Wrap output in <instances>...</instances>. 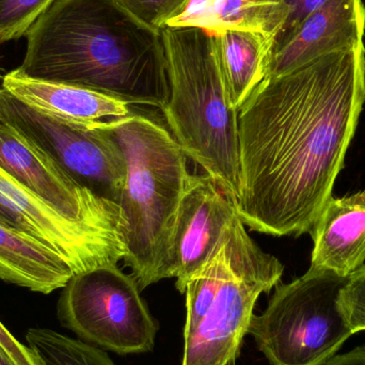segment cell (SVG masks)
I'll use <instances>...</instances> for the list:
<instances>
[{
  "instance_id": "6da1fadb",
  "label": "cell",
  "mask_w": 365,
  "mask_h": 365,
  "mask_svg": "<svg viewBox=\"0 0 365 365\" xmlns=\"http://www.w3.org/2000/svg\"><path fill=\"white\" fill-rule=\"evenodd\" d=\"M365 103L364 44L264 79L238 111L236 212L252 231L311 233Z\"/></svg>"
},
{
  "instance_id": "7a4b0ae2",
  "label": "cell",
  "mask_w": 365,
  "mask_h": 365,
  "mask_svg": "<svg viewBox=\"0 0 365 365\" xmlns=\"http://www.w3.org/2000/svg\"><path fill=\"white\" fill-rule=\"evenodd\" d=\"M25 36L27 49L17 70L30 78L160 110L168 102L162 34L115 0H57Z\"/></svg>"
},
{
  "instance_id": "3957f363",
  "label": "cell",
  "mask_w": 365,
  "mask_h": 365,
  "mask_svg": "<svg viewBox=\"0 0 365 365\" xmlns=\"http://www.w3.org/2000/svg\"><path fill=\"white\" fill-rule=\"evenodd\" d=\"M128 178L119 205L126 221L124 263L141 291L171 278L173 244L190 173L186 154L158 120L133 113L108 121Z\"/></svg>"
},
{
  "instance_id": "277c9868",
  "label": "cell",
  "mask_w": 365,
  "mask_h": 365,
  "mask_svg": "<svg viewBox=\"0 0 365 365\" xmlns=\"http://www.w3.org/2000/svg\"><path fill=\"white\" fill-rule=\"evenodd\" d=\"M169 83L162 109L187 158L203 169L235 205L240 186L238 111L221 74L214 34L197 27L160 30Z\"/></svg>"
},
{
  "instance_id": "5b68a950",
  "label": "cell",
  "mask_w": 365,
  "mask_h": 365,
  "mask_svg": "<svg viewBox=\"0 0 365 365\" xmlns=\"http://www.w3.org/2000/svg\"><path fill=\"white\" fill-rule=\"evenodd\" d=\"M283 272L236 214L214 255L187 283L182 365H233L257 299L279 284Z\"/></svg>"
},
{
  "instance_id": "8992f818",
  "label": "cell",
  "mask_w": 365,
  "mask_h": 365,
  "mask_svg": "<svg viewBox=\"0 0 365 365\" xmlns=\"http://www.w3.org/2000/svg\"><path fill=\"white\" fill-rule=\"evenodd\" d=\"M349 277L310 266L277 287L267 308L251 321L249 334L272 365H324L353 336L339 308Z\"/></svg>"
},
{
  "instance_id": "52a82bcc",
  "label": "cell",
  "mask_w": 365,
  "mask_h": 365,
  "mask_svg": "<svg viewBox=\"0 0 365 365\" xmlns=\"http://www.w3.org/2000/svg\"><path fill=\"white\" fill-rule=\"evenodd\" d=\"M132 274L117 265L75 274L62 289L58 319L79 340L118 355L153 351L158 323Z\"/></svg>"
},
{
  "instance_id": "ba28073f",
  "label": "cell",
  "mask_w": 365,
  "mask_h": 365,
  "mask_svg": "<svg viewBox=\"0 0 365 365\" xmlns=\"http://www.w3.org/2000/svg\"><path fill=\"white\" fill-rule=\"evenodd\" d=\"M0 121L47 154L75 181L119 204L128 164L108 121L93 125L61 121L36 110L2 88Z\"/></svg>"
},
{
  "instance_id": "9c48e42d",
  "label": "cell",
  "mask_w": 365,
  "mask_h": 365,
  "mask_svg": "<svg viewBox=\"0 0 365 365\" xmlns=\"http://www.w3.org/2000/svg\"><path fill=\"white\" fill-rule=\"evenodd\" d=\"M0 203L16 216L24 231L61 255L75 274L118 265L125 257V229L66 218L1 168Z\"/></svg>"
},
{
  "instance_id": "30bf717a",
  "label": "cell",
  "mask_w": 365,
  "mask_h": 365,
  "mask_svg": "<svg viewBox=\"0 0 365 365\" xmlns=\"http://www.w3.org/2000/svg\"><path fill=\"white\" fill-rule=\"evenodd\" d=\"M0 168L66 218L105 227H123L119 204L75 181L47 154L0 122Z\"/></svg>"
},
{
  "instance_id": "8fae6325",
  "label": "cell",
  "mask_w": 365,
  "mask_h": 365,
  "mask_svg": "<svg viewBox=\"0 0 365 365\" xmlns=\"http://www.w3.org/2000/svg\"><path fill=\"white\" fill-rule=\"evenodd\" d=\"M236 212L234 202L207 175H190L182 197L173 244L171 278L187 283L212 257Z\"/></svg>"
},
{
  "instance_id": "7c38bea8",
  "label": "cell",
  "mask_w": 365,
  "mask_h": 365,
  "mask_svg": "<svg viewBox=\"0 0 365 365\" xmlns=\"http://www.w3.org/2000/svg\"><path fill=\"white\" fill-rule=\"evenodd\" d=\"M364 31L361 0H328L291 36L272 46L266 78L287 74L329 53L361 46Z\"/></svg>"
},
{
  "instance_id": "4fadbf2b",
  "label": "cell",
  "mask_w": 365,
  "mask_h": 365,
  "mask_svg": "<svg viewBox=\"0 0 365 365\" xmlns=\"http://www.w3.org/2000/svg\"><path fill=\"white\" fill-rule=\"evenodd\" d=\"M2 89L49 117L93 125L132 115L133 105L93 90L30 78L17 68L4 75Z\"/></svg>"
},
{
  "instance_id": "5bb4252c",
  "label": "cell",
  "mask_w": 365,
  "mask_h": 365,
  "mask_svg": "<svg viewBox=\"0 0 365 365\" xmlns=\"http://www.w3.org/2000/svg\"><path fill=\"white\" fill-rule=\"evenodd\" d=\"M311 266L349 277L365 264V191L330 197L312 231Z\"/></svg>"
},
{
  "instance_id": "9a60e30c",
  "label": "cell",
  "mask_w": 365,
  "mask_h": 365,
  "mask_svg": "<svg viewBox=\"0 0 365 365\" xmlns=\"http://www.w3.org/2000/svg\"><path fill=\"white\" fill-rule=\"evenodd\" d=\"M74 276L51 247L24 230L0 222V280L47 295L63 289Z\"/></svg>"
},
{
  "instance_id": "2e32d148",
  "label": "cell",
  "mask_w": 365,
  "mask_h": 365,
  "mask_svg": "<svg viewBox=\"0 0 365 365\" xmlns=\"http://www.w3.org/2000/svg\"><path fill=\"white\" fill-rule=\"evenodd\" d=\"M285 19L284 0H191L168 26L201 28L212 34L229 29L249 30L274 40Z\"/></svg>"
},
{
  "instance_id": "e0dca14e",
  "label": "cell",
  "mask_w": 365,
  "mask_h": 365,
  "mask_svg": "<svg viewBox=\"0 0 365 365\" xmlns=\"http://www.w3.org/2000/svg\"><path fill=\"white\" fill-rule=\"evenodd\" d=\"M214 38L230 103L240 111L266 78L274 40L261 32L237 29L219 32Z\"/></svg>"
},
{
  "instance_id": "ac0fdd59",
  "label": "cell",
  "mask_w": 365,
  "mask_h": 365,
  "mask_svg": "<svg viewBox=\"0 0 365 365\" xmlns=\"http://www.w3.org/2000/svg\"><path fill=\"white\" fill-rule=\"evenodd\" d=\"M26 341L41 365H115L102 349L46 328L28 330Z\"/></svg>"
},
{
  "instance_id": "d6986e66",
  "label": "cell",
  "mask_w": 365,
  "mask_h": 365,
  "mask_svg": "<svg viewBox=\"0 0 365 365\" xmlns=\"http://www.w3.org/2000/svg\"><path fill=\"white\" fill-rule=\"evenodd\" d=\"M57 0H0V45L19 40Z\"/></svg>"
},
{
  "instance_id": "ffe728a7",
  "label": "cell",
  "mask_w": 365,
  "mask_h": 365,
  "mask_svg": "<svg viewBox=\"0 0 365 365\" xmlns=\"http://www.w3.org/2000/svg\"><path fill=\"white\" fill-rule=\"evenodd\" d=\"M124 10L152 29H164L186 10L191 0H115Z\"/></svg>"
},
{
  "instance_id": "44dd1931",
  "label": "cell",
  "mask_w": 365,
  "mask_h": 365,
  "mask_svg": "<svg viewBox=\"0 0 365 365\" xmlns=\"http://www.w3.org/2000/svg\"><path fill=\"white\" fill-rule=\"evenodd\" d=\"M339 308L354 334L365 330V264L349 274L339 296Z\"/></svg>"
},
{
  "instance_id": "7402d4cb",
  "label": "cell",
  "mask_w": 365,
  "mask_h": 365,
  "mask_svg": "<svg viewBox=\"0 0 365 365\" xmlns=\"http://www.w3.org/2000/svg\"><path fill=\"white\" fill-rule=\"evenodd\" d=\"M328 0H284L285 8H287V19L283 24L279 34L274 40V44L284 41L287 36H291L292 32L297 29L298 26L315 10L326 4Z\"/></svg>"
},
{
  "instance_id": "603a6c76",
  "label": "cell",
  "mask_w": 365,
  "mask_h": 365,
  "mask_svg": "<svg viewBox=\"0 0 365 365\" xmlns=\"http://www.w3.org/2000/svg\"><path fill=\"white\" fill-rule=\"evenodd\" d=\"M0 345L16 365H41L34 351L14 338L0 322Z\"/></svg>"
},
{
  "instance_id": "cb8c5ba5",
  "label": "cell",
  "mask_w": 365,
  "mask_h": 365,
  "mask_svg": "<svg viewBox=\"0 0 365 365\" xmlns=\"http://www.w3.org/2000/svg\"><path fill=\"white\" fill-rule=\"evenodd\" d=\"M324 365H365V345L343 355L334 356Z\"/></svg>"
},
{
  "instance_id": "d4e9b609",
  "label": "cell",
  "mask_w": 365,
  "mask_h": 365,
  "mask_svg": "<svg viewBox=\"0 0 365 365\" xmlns=\"http://www.w3.org/2000/svg\"><path fill=\"white\" fill-rule=\"evenodd\" d=\"M0 222L4 223V225H10V227L21 229L16 216H15L12 212H10V210H9L8 208L1 203H0Z\"/></svg>"
},
{
  "instance_id": "484cf974",
  "label": "cell",
  "mask_w": 365,
  "mask_h": 365,
  "mask_svg": "<svg viewBox=\"0 0 365 365\" xmlns=\"http://www.w3.org/2000/svg\"><path fill=\"white\" fill-rule=\"evenodd\" d=\"M0 365H16L0 345Z\"/></svg>"
},
{
  "instance_id": "4316f807",
  "label": "cell",
  "mask_w": 365,
  "mask_h": 365,
  "mask_svg": "<svg viewBox=\"0 0 365 365\" xmlns=\"http://www.w3.org/2000/svg\"><path fill=\"white\" fill-rule=\"evenodd\" d=\"M1 78H2V76H1V74H0V79H1Z\"/></svg>"
},
{
  "instance_id": "83f0119b",
  "label": "cell",
  "mask_w": 365,
  "mask_h": 365,
  "mask_svg": "<svg viewBox=\"0 0 365 365\" xmlns=\"http://www.w3.org/2000/svg\"><path fill=\"white\" fill-rule=\"evenodd\" d=\"M0 122H1V121H0Z\"/></svg>"
}]
</instances>
